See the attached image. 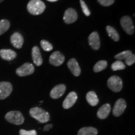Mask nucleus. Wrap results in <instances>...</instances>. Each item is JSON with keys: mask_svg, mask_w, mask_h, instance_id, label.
I'll return each instance as SVG.
<instances>
[{"mask_svg": "<svg viewBox=\"0 0 135 135\" xmlns=\"http://www.w3.org/2000/svg\"><path fill=\"white\" fill-rule=\"evenodd\" d=\"M46 6L41 0H31L28 5L27 9L30 14L33 15H39L45 11Z\"/></svg>", "mask_w": 135, "mask_h": 135, "instance_id": "2", "label": "nucleus"}, {"mask_svg": "<svg viewBox=\"0 0 135 135\" xmlns=\"http://www.w3.org/2000/svg\"><path fill=\"white\" fill-rule=\"evenodd\" d=\"M126 101L123 98H120L118 99L116 101L115 104L113 109V114L114 116L118 117V116H121L123 113H124V110L126 109Z\"/></svg>", "mask_w": 135, "mask_h": 135, "instance_id": "8", "label": "nucleus"}, {"mask_svg": "<svg viewBox=\"0 0 135 135\" xmlns=\"http://www.w3.org/2000/svg\"><path fill=\"white\" fill-rule=\"evenodd\" d=\"M126 68V66L122 61L120 60H118L114 62L111 65V69L113 71L122 70Z\"/></svg>", "mask_w": 135, "mask_h": 135, "instance_id": "25", "label": "nucleus"}, {"mask_svg": "<svg viewBox=\"0 0 135 135\" xmlns=\"http://www.w3.org/2000/svg\"><path fill=\"white\" fill-rule=\"evenodd\" d=\"M13 86L9 82H0V99H4L11 94Z\"/></svg>", "mask_w": 135, "mask_h": 135, "instance_id": "7", "label": "nucleus"}, {"mask_svg": "<svg viewBox=\"0 0 135 135\" xmlns=\"http://www.w3.org/2000/svg\"><path fill=\"white\" fill-rule=\"evenodd\" d=\"M68 66L70 69L73 75L75 76H78L81 74V68L75 58H71L68 62Z\"/></svg>", "mask_w": 135, "mask_h": 135, "instance_id": "15", "label": "nucleus"}, {"mask_svg": "<svg viewBox=\"0 0 135 135\" xmlns=\"http://www.w3.org/2000/svg\"><path fill=\"white\" fill-rule=\"evenodd\" d=\"M99 4L103 6H109L113 4L114 0H98Z\"/></svg>", "mask_w": 135, "mask_h": 135, "instance_id": "28", "label": "nucleus"}, {"mask_svg": "<svg viewBox=\"0 0 135 135\" xmlns=\"http://www.w3.org/2000/svg\"><path fill=\"white\" fill-rule=\"evenodd\" d=\"M86 100L88 103L90 104L91 106H97L99 103V99L98 98V97L97 94L95 93V92L91 91H89L86 94Z\"/></svg>", "mask_w": 135, "mask_h": 135, "instance_id": "19", "label": "nucleus"}, {"mask_svg": "<svg viewBox=\"0 0 135 135\" xmlns=\"http://www.w3.org/2000/svg\"><path fill=\"white\" fill-rule=\"evenodd\" d=\"M80 4H81V6L82 11L84 13V14L86 16H89L91 14V12L89 10L88 8L87 5L86 4V3H84L83 0H80Z\"/></svg>", "mask_w": 135, "mask_h": 135, "instance_id": "27", "label": "nucleus"}, {"mask_svg": "<svg viewBox=\"0 0 135 135\" xmlns=\"http://www.w3.org/2000/svg\"><path fill=\"white\" fill-rule=\"evenodd\" d=\"M41 46L42 48L45 51H50L53 48V45L50 43H49L48 41H46V40H41Z\"/></svg>", "mask_w": 135, "mask_h": 135, "instance_id": "26", "label": "nucleus"}, {"mask_svg": "<svg viewBox=\"0 0 135 135\" xmlns=\"http://www.w3.org/2000/svg\"><path fill=\"white\" fill-rule=\"evenodd\" d=\"M125 62L128 66H131L133 65L135 62V56L134 55H131L127 59L125 60Z\"/></svg>", "mask_w": 135, "mask_h": 135, "instance_id": "30", "label": "nucleus"}, {"mask_svg": "<svg viewBox=\"0 0 135 135\" xmlns=\"http://www.w3.org/2000/svg\"><path fill=\"white\" fill-rule=\"evenodd\" d=\"M111 107L109 104H104L101 106L97 112V116L99 119H104L109 116L111 112Z\"/></svg>", "mask_w": 135, "mask_h": 135, "instance_id": "16", "label": "nucleus"}, {"mask_svg": "<svg viewBox=\"0 0 135 135\" xmlns=\"http://www.w3.org/2000/svg\"><path fill=\"white\" fill-rule=\"evenodd\" d=\"M35 71V68L31 63H26L23 64L21 66L16 69V74L20 76H26L32 75Z\"/></svg>", "mask_w": 135, "mask_h": 135, "instance_id": "6", "label": "nucleus"}, {"mask_svg": "<svg viewBox=\"0 0 135 135\" xmlns=\"http://www.w3.org/2000/svg\"><path fill=\"white\" fill-rule=\"evenodd\" d=\"M4 1V0H0V3H1V2H2V1Z\"/></svg>", "mask_w": 135, "mask_h": 135, "instance_id": "33", "label": "nucleus"}, {"mask_svg": "<svg viewBox=\"0 0 135 135\" xmlns=\"http://www.w3.org/2000/svg\"><path fill=\"white\" fill-rule=\"evenodd\" d=\"M66 89V86L63 84H58L51 89L50 92V97L53 99H58L61 97L65 93Z\"/></svg>", "mask_w": 135, "mask_h": 135, "instance_id": "11", "label": "nucleus"}, {"mask_svg": "<svg viewBox=\"0 0 135 135\" xmlns=\"http://www.w3.org/2000/svg\"><path fill=\"white\" fill-rule=\"evenodd\" d=\"M98 133L97 128L93 127H84L78 132V135H97Z\"/></svg>", "mask_w": 135, "mask_h": 135, "instance_id": "20", "label": "nucleus"}, {"mask_svg": "<svg viewBox=\"0 0 135 135\" xmlns=\"http://www.w3.org/2000/svg\"><path fill=\"white\" fill-rule=\"evenodd\" d=\"M131 55H132V52H131V51L126 50V51H124L121 52L120 53H118V55H115L114 58H116V60H120V61L126 60V59H127Z\"/></svg>", "mask_w": 135, "mask_h": 135, "instance_id": "24", "label": "nucleus"}, {"mask_svg": "<svg viewBox=\"0 0 135 135\" xmlns=\"http://www.w3.org/2000/svg\"><path fill=\"white\" fill-rule=\"evenodd\" d=\"M32 58L34 63L36 66H41L43 63V58H42L41 52L38 46H34L32 48Z\"/></svg>", "mask_w": 135, "mask_h": 135, "instance_id": "17", "label": "nucleus"}, {"mask_svg": "<svg viewBox=\"0 0 135 135\" xmlns=\"http://www.w3.org/2000/svg\"><path fill=\"white\" fill-rule=\"evenodd\" d=\"M30 114L32 118L41 123L48 122L50 118V114L47 111L39 107L32 108L30 109Z\"/></svg>", "mask_w": 135, "mask_h": 135, "instance_id": "1", "label": "nucleus"}, {"mask_svg": "<svg viewBox=\"0 0 135 135\" xmlns=\"http://www.w3.org/2000/svg\"><path fill=\"white\" fill-rule=\"evenodd\" d=\"M65 56L60 51H55L51 55L50 57V63L51 65L59 66L65 61Z\"/></svg>", "mask_w": 135, "mask_h": 135, "instance_id": "9", "label": "nucleus"}, {"mask_svg": "<svg viewBox=\"0 0 135 135\" xmlns=\"http://www.w3.org/2000/svg\"><path fill=\"white\" fill-rule=\"evenodd\" d=\"M88 41L89 45L93 50H98L100 48V40L97 32L94 31L90 34L88 38Z\"/></svg>", "mask_w": 135, "mask_h": 135, "instance_id": "13", "label": "nucleus"}, {"mask_svg": "<svg viewBox=\"0 0 135 135\" xmlns=\"http://www.w3.org/2000/svg\"><path fill=\"white\" fill-rule=\"evenodd\" d=\"M5 119L8 122L16 124V125L22 124L25 121V118L23 114L18 111H11L8 112L5 115Z\"/></svg>", "mask_w": 135, "mask_h": 135, "instance_id": "3", "label": "nucleus"}, {"mask_svg": "<svg viewBox=\"0 0 135 135\" xmlns=\"http://www.w3.org/2000/svg\"><path fill=\"white\" fill-rule=\"evenodd\" d=\"M10 23L7 20H1L0 21V36L9 30Z\"/></svg>", "mask_w": 135, "mask_h": 135, "instance_id": "23", "label": "nucleus"}, {"mask_svg": "<svg viewBox=\"0 0 135 135\" xmlns=\"http://www.w3.org/2000/svg\"><path fill=\"white\" fill-rule=\"evenodd\" d=\"M108 63L106 61L104 60H101L97 62V63L95 64V65L94 66L93 70L95 73H98L100 72L101 71L104 70V69L107 67Z\"/></svg>", "mask_w": 135, "mask_h": 135, "instance_id": "22", "label": "nucleus"}, {"mask_svg": "<svg viewBox=\"0 0 135 135\" xmlns=\"http://www.w3.org/2000/svg\"><path fill=\"white\" fill-rule=\"evenodd\" d=\"M47 1H50V2H55V1H57L58 0H47Z\"/></svg>", "mask_w": 135, "mask_h": 135, "instance_id": "32", "label": "nucleus"}, {"mask_svg": "<svg viewBox=\"0 0 135 135\" xmlns=\"http://www.w3.org/2000/svg\"><path fill=\"white\" fill-rule=\"evenodd\" d=\"M106 30L109 36H110L111 39H113V40L115 41H119V34H118L117 31H116L114 28H113L112 26H106Z\"/></svg>", "mask_w": 135, "mask_h": 135, "instance_id": "21", "label": "nucleus"}, {"mask_svg": "<svg viewBox=\"0 0 135 135\" xmlns=\"http://www.w3.org/2000/svg\"><path fill=\"white\" fill-rule=\"evenodd\" d=\"M120 23L123 29L128 35H133L134 33V26L133 25L132 20L129 16H125L121 18Z\"/></svg>", "mask_w": 135, "mask_h": 135, "instance_id": "5", "label": "nucleus"}, {"mask_svg": "<svg viewBox=\"0 0 135 135\" xmlns=\"http://www.w3.org/2000/svg\"><path fill=\"white\" fill-rule=\"evenodd\" d=\"M53 128V124H46V126H45L43 128V131H49L51 128Z\"/></svg>", "mask_w": 135, "mask_h": 135, "instance_id": "31", "label": "nucleus"}, {"mask_svg": "<svg viewBox=\"0 0 135 135\" xmlns=\"http://www.w3.org/2000/svg\"><path fill=\"white\" fill-rule=\"evenodd\" d=\"M78 99L77 94L75 92L72 91L68 94L66 98L63 103V107L64 108L67 109L71 108L75 103L76 102Z\"/></svg>", "mask_w": 135, "mask_h": 135, "instance_id": "12", "label": "nucleus"}, {"mask_svg": "<svg viewBox=\"0 0 135 135\" xmlns=\"http://www.w3.org/2000/svg\"><path fill=\"white\" fill-rule=\"evenodd\" d=\"M17 54L15 51L9 49H3L0 50V56L3 60L6 61H11L16 58Z\"/></svg>", "mask_w": 135, "mask_h": 135, "instance_id": "18", "label": "nucleus"}, {"mask_svg": "<svg viewBox=\"0 0 135 135\" xmlns=\"http://www.w3.org/2000/svg\"><path fill=\"white\" fill-rule=\"evenodd\" d=\"M10 41H11V43L12 44L13 46L16 48L20 49L21 48L23 43H24V39L20 33H15L11 35Z\"/></svg>", "mask_w": 135, "mask_h": 135, "instance_id": "14", "label": "nucleus"}, {"mask_svg": "<svg viewBox=\"0 0 135 135\" xmlns=\"http://www.w3.org/2000/svg\"><path fill=\"white\" fill-rule=\"evenodd\" d=\"M20 135H37V133L36 130H35V129L30 131H26L25 130V129H20Z\"/></svg>", "mask_w": 135, "mask_h": 135, "instance_id": "29", "label": "nucleus"}, {"mask_svg": "<svg viewBox=\"0 0 135 135\" xmlns=\"http://www.w3.org/2000/svg\"><path fill=\"white\" fill-rule=\"evenodd\" d=\"M108 86L113 92H119L123 88V81L121 79L117 76L110 77L107 82Z\"/></svg>", "mask_w": 135, "mask_h": 135, "instance_id": "4", "label": "nucleus"}, {"mask_svg": "<svg viewBox=\"0 0 135 135\" xmlns=\"http://www.w3.org/2000/svg\"><path fill=\"white\" fill-rule=\"evenodd\" d=\"M78 14L75 9L73 8H68L65 11L63 16V20L66 24H71L76 21Z\"/></svg>", "mask_w": 135, "mask_h": 135, "instance_id": "10", "label": "nucleus"}]
</instances>
